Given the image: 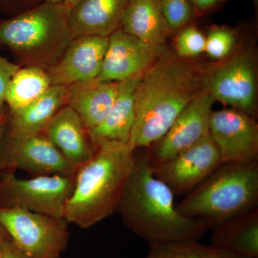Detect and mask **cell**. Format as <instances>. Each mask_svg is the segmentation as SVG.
I'll list each match as a JSON object with an SVG mask.
<instances>
[{
	"label": "cell",
	"instance_id": "1",
	"mask_svg": "<svg viewBox=\"0 0 258 258\" xmlns=\"http://www.w3.org/2000/svg\"><path fill=\"white\" fill-rule=\"evenodd\" d=\"M203 66L168 52L142 75L135 95L136 120L129 145L148 149L167 133L203 91Z\"/></svg>",
	"mask_w": 258,
	"mask_h": 258
},
{
	"label": "cell",
	"instance_id": "2",
	"mask_svg": "<svg viewBox=\"0 0 258 258\" xmlns=\"http://www.w3.org/2000/svg\"><path fill=\"white\" fill-rule=\"evenodd\" d=\"M174 197L170 188L154 175L145 154L136 155L116 212L125 227L149 244L201 240L210 227L179 212Z\"/></svg>",
	"mask_w": 258,
	"mask_h": 258
},
{
	"label": "cell",
	"instance_id": "3",
	"mask_svg": "<svg viewBox=\"0 0 258 258\" xmlns=\"http://www.w3.org/2000/svg\"><path fill=\"white\" fill-rule=\"evenodd\" d=\"M129 144L102 142L75 174L74 189L64 208L69 224L88 229L116 212L136 163Z\"/></svg>",
	"mask_w": 258,
	"mask_h": 258
},
{
	"label": "cell",
	"instance_id": "4",
	"mask_svg": "<svg viewBox=\"0 0 258 258\" xmlns=\"http://www.w3.org/2000/svg\"><path fill=\"white\" fill-rule=\"evenodd\" d=\"M72 39L69 9L63 3H40L10 18H0V47L8 49L21 67L49 69Z\"/></svg>",
	"mask_w": 258,
	"mask_h": 258
},
{
	"label": "cell",
	"instance_id": "5",
	"mask_svg": "<svg viewBox=\"0 0 258 258\" xmlns=\"http://www.w3.org/2000/svg\"><path fill=\"white\" fill-rule=\"evenodd\" d=\"M176 208L212 227L258 208V161L222 163Z\"/></svg>",
	"mask_w": 258,
	"mask_h": 258
},
{
	"label": "cell",
	"instance_id": "6",
	"mask_svg": "<svg viewBox=\"0 0 258 258\" xmlns=\"http://www.w3.org/2000/svg\"><path fill=\"white\" fill-rule=\"evenodd\" d=\"M203 86L215 101L254 117L257 92L254 51L249 47H237L225 58L203 66Z\"/></svg>",
	"mask_w": 258,
	"mask_h": 258
},
{
	"label": "cell",
	"instance_id": "7",
	"mask_svg": "<svg viewBox=\"0 0 258 258\" xmlns=\"http://www.w3.org/2000/svg\"><path fill=\"white\" fill-rule=\"evenodd\" d=\"M0 225L28 258H61L69 244V222L20 208H0Z\"/></svg>",
	"mask_w": 258,
	"mask_h": 258
},
{
	"label": "cell",
	"instance_id": "8",
	"mask_svg": "<svg viewBox=\"0 0 258 258\" xmlns=\"http://www.w3.org/2000/svg\"><path fill=\"white\" fill-rule=\"evenodd\" d=\"M75 176H37L20 179L15 172L0 179V208H20L49 216L64 217L74 189Z\"/></svg>",
	"mask_w": 258,
	"mask_h": 258
},
{
	"label": "cell",
	"instance_id": "9",
	"mask_svg": "<svg viewBox=\"0 0 258 258\" xmlns=\"http://www.w3.org/2000/svg\"><path fill=\"white\" fill-rule=\"evenodd\" d=\"M3 173L20 169L32 176H75L78 168L61 154L43 133L3 135L1 149Z\"/></svg>",
	"mask_w": 258,
	"mask_h": 258
},
{
	"label": "cell",
	"instance_id": "10",
	"mask_svg": "<svg viewBox=\"0 0 258 258\" xmlns=\"http://www.w3.org/2000/svg\"><path fill=\"white\" fill-rule=\"evenodd\" d=\"M222 164L218 148L210 134L175 157L153 165V173L175 196H185Z\"/></svg>",
	"mask_w": 258,
	"mask_h": 258
},
{
	"label": "cell",
	"instance_id": "11",
	"mask_svg": "<svg viewBox=\"0 0 258 258\" xmlns=\"http://www.w3.org/2000/svg\"><path fill=\"white\" fill-rule=\"evenodd\" d=\"M215 99L202 91L176 118L164 137L145 153L151 165L169 160L209 135Z\"/></svg>",
	"mask_w": 258,
	"mask_h": 258
},
{
	"label": "cell",
	"instance_id": "12",
	"mask_svg": "<svg viewBox=\"0 0 258 258\" xmlns=\"http://www.w3.org/2000/svg\"><path fill=\"white\" fill-rule=\"evenodd\" d=\"M209 134L222 163L258 161V126L252 115L235 108L213 111Z\"/></svg>",
	"mask_w": 258,
	"mask_h": 258
},
{
	"label": "cell",
	"instance_id": "13",
	"mask_svg": "<svg viewBox=\"0 0 258 258\" xmlns=\"http://www.w3.org/2000/svg\"><path fill=\"white\" fill-rule=\"evenodd\" d=\"M168 52L165 45L148 43L118 29L108 37L106 55L97 79L120 82L143 74Z\"/></svg>",
	"mask_w": 258,
	"mask_h": 258
},
{
	"label": "cell",
	"instance_id": "14",
	"mask_svg": "<svg viewBox=\"0 0 258 258\" xmlns=\"http://www.w3.org/2000/svg\"><path fill=\"white\" fill-rule=\"evenodd\" d=\"M108 37L87 35L72 39L60 58L46 70L52 86H69L98 79Z\"/></svg>",
	"mask_w": 258,
	"mask_h": 258
},
{
	"label": "cell",
	"instance_id": "15",
	"mask_svg": "<svg viewBox=\"0 0 258 258\" xmlns=\"http://www.w3.org/2000/svg\"><path fill=\"white\" fill-rule=\"evenodd\" d=\"M42 133L77 168L89 160L96 149L79 115L69 106L55 115Z\"/></svg>",
	"mask_w": 258,
	"mask_h": 258
},
{
	"label": "cell",
	"instance_id": "16",
	"mask_svg": "<svg viewBox=\"0 0 258 258\" xmlns=\"http://www.w3.org/2000/svg\"><path fill=\"white\" fill-rule=\"evenodd\" d=\"M129 0H80L69 10L73 39L87 35L109 37L120 28Z\"/></svg>",
	"mask_w": 258,
	"mask_h": 258
},
{
	"label": "cell",
	"instance_id": "17",
	"mask_svg": "<svg viewBox=\"0 0 258 258\" xmlns=\"http://www.w3.org/2000/svg\"><path fill=\"white\" fill-rule=\"evenodd\" d=\"M67 86H52L41 97L29 106L8 110L5 135L22 137L42 133L59 111L68 106Z\"/></svg>",
	"mask_w": 258,
	"mask_h": 258
},
{
	"label": "cell",
	"instance_id": "18",
	"mask_svg": "<svg viewBox=\"0 0 258 258\" xmlns=\"http://www.w3.org/2000/svg\"><path fill=\"white\" fill-rule=\"evenodd\" d=\"M142 75L119 82L111 111L99 125L88 130L96 147L106 142L129 144L136 120V91Z\"/></svg>",
	"mask_w": 258,
	"mask_h": 258
},
{
	"label": "cell",
	"instance_id": "19",
	"mask_svg": "<svg viewBox=\"0 0 258 258\" xmlns=\"http://www.w3.org/2000/svg\"><path fill=\"white\" fill-rule=\"evenodd\" d=\"M119 82L90 80L67 86L68 106L79 115L88 130L106 118L114 104Z\"/></svg>",
	"mask_w": 258,
	"mask_h": 258
},
{
	"label": "cell",
	"instance_id": "20",
	"mask_svg": "<svg viewBox=\"0 0 258 258\" xmlns=\"http://www.w3.org/2000/svg\"><path fill=\"white\" fill-rule=\"evenodd\" d=\"M120 28L142 41L157 45H165L171 33L161 0H129Z\"/></svg>",
	"mask_w": 258,
	"mask_h": 258
},
{
	"label": "cell",
	"instance_id": "21",
	"mask_svg": "<svg viewBox=\"0 0 258 258\" xmlns=\"http://www.w3.org/2000/svg\"><path fill=\"white\" fill-rule=\"evenodd\" d=\"M211 244L244 258H258V208L212 227Z\"/></svg>",
	"mask_w": 258,
	"mask_h": 258
},
{
	"label": "cell",
	"instance_id": "22",
	"mask_svg": "<svg viewBox=\"0 0 258 258\" xmlns=\"http://www.w3.org/2000/svg\"><path fill=\"white\" fill-rule=\"evenodd\" d=\"M52 86L46 69L34 66L20 68L8 85L5 103L9 111H17L31 104Z\"/></svg>",
	"mask_w": 258,
	"mask_h": 258
},
{
	"label": "cell",
	"instance_id": "23",
	"mask_svg": "<svg viewBox=\"0 0 258 258\" xmlns=\"http://www.w3.org/2000/svg\"><path fill=\"white\" fill-rule=\"evenodd\" d=\"M144 258H244L228 249L200 240L149 244V250Z\"/></svg>",
	"mask_w": 258,
	"mask_h": 258
},
{
	"label": "cell",
	"instance_id": "24",
	"mask_svg": "<svg viewBox=\"0 0 258 258\" xmlns=\"http://www.w3.org/2000/svg\"><path fill=\"white\" fill-rule=\"evenodd\" d=\"M237 42V35L232 29L215 27L206 37L205 52L214 60H222L235 50Z\"/></svg>",
	"mask_w": 258,
	"mask_h": 258
},
{
	"label": "cell",
	"instance_id": "25",
	"mask_svg": "<svg viewBox=\"0 0 258 258\" xmlns=\"http://www.w3.org/2000/svg\"><path fill=\"white\" fill-rule=\"evenodd\" d=\"M205 43L206 37L196 27H184L176 37V53L182 58H192L205 52Z\"/></svg>",
	"mask_w": 258,
	"mask_h": 258
},
{
	"label": "cell",
	"instance_id": "26",
	"mask_svg": "<svg viewBox=\"0 0 258 258\" xmlns=\"http://www.w3.org/2000/svg\"><path fill=\"white\" fill-rule=\"evenodd\" d=\"M161 9L171 32L181 30L192 17L190 0H161Z\"/></svg>",
	"mask_w": 258,
	"mask_h": 258
},
{
	"label": "cell",
	"instance_id": "27",
	"mask_svg": "<svg viewBox=\"0 0 258 258\" xmlns=\"http://www.w3.org/2000/svg\"><path fill=\"white\" fill-rule=\"evenodd\" d=\"M20 68L21 66L0 55V104L5 103L10 80Z\"/></svg>",
	"mask_w": 258,
	"mask_h": 258
},
{
	"label": "cell",
	"instance_id": "28",
	"mask_svg": "<svg viewBox=\"0 0 258 258\" xmlns=\"http://www.w3.org/2000/svg\"><path fill=\"white\" fill-rule=\"evenodd\" d=\"M41 3V0H0V10L10 17L20 14Z\"/></svg>",
	"mask_w": 258,
	"mask_h": 258
},
{
	"label": "cell",
	"instance_id": "29",
	"mask_svg": "<svg viewBox=\"0 0 258 258\" xmlns=\"http://www.w3.org/2000/svg\"><path fill=\"white\" fill-rule=\"evenodd\" d=\"M1 248L2 258H28L10 238L2 242Z\"/></svg>",
	"mask_w": 258,
	"mask_h": 258
},
{
	"label": "cell",
	"instance_id": "30",
	"mask_svg": "<svg viewBox=\"0 0 258 258\" xmlns=\"http://www.w3.org/2000/svg\"><path fill=\"white\" fill-rule=\"evenodd\" d=\"M8 114V107L6 103L0 104V179L3 174V169L1 166V149L3 144V135H4L5 124H6L7 118Z\"/></svg>",
	"mask_w": 258,
	"mask_h": 258
},
{
	"label": "cell",
	"instance_id": "31",
	"mask_svg": "<svg viewBox=\"0 0 258 258\" xmlns=\"http://www.w3.org/2000/svg\"><path fill=\"white\" fill-rule=\"evenodd\" d=\"M225 1L227 0H190L194 8L200 12L208 11Z\"/></svg>",
	"mask_w": 258,
	"mask_h": 258
},
{
	"label": "cell",
	"instance_id": "32",
	"mask_svg": "<svg viewBox=\"0 0 258 258\" xmlns=\"http://www.w3.org/2000/svg\"><path fill=\"white\" fill-rule=\"evenodd\" d=\"M10 238V237H9V235H8L6 231H5V229L3 228V226L0 225V244H1L3 241Z\"/></svg>",
	"mask_w": 258,
	"mask_h": 258
},
{
	"label": "cell",
	"instance_id": "33",
	"mask_svg": "<svg viewBox=\"0 0 258 258\" xmlns=\"http://www.w3.org/2000/svg\"><path fill=\"white\" fill-rule=\"evenodd\" d=\"M80 0H64L63 4L70 10Z\"/></svg>",
	"mask_w": 258,
	"mask_h": 258
},
{
	"label": "cell",
	"instance_id": "34",
	"mask_svg": "<svg viewBox=\"0 0 258 258\" xmlns=\"http://www.w3.org/2000/svg\"><path fill=\"white\" fill-rule=\"evenodd\" d=\"M44 3H51V4H60L63 3L64 0H43Z\"/></svg>",
	"mask_w": 258,
	"mask_h": 258
},
{
	"label": "cell",
	"instance_id": "35",
	"mask_svg": "<svg viewBox=\"0 0 258 258\" xmlns=\"http://www.w3.org/2000/svg\"><path fill=\"white\" fill-rule=\"evenodd\" d=\"M0 258H2V248H1V244H0Z\"/></svg>",
	"mask_w": 258,
	"mask_h": 258
},
{
	"label": "cell",
	"instance_id": "36",
	"mask_svg": "<svg viewBox=\"0 0 258 258\" xmlns=\"http://www.w3.org/2000/svg\"><path fill=\"white\" fill-rule=\"evenodd\" d=\"M254 3H257V0H254Z\"/></svg>",
	"mask_w": 258,
	"mask_h": 258
}]
</instances>
